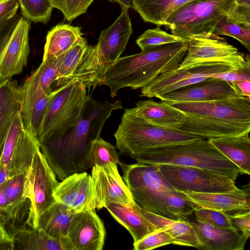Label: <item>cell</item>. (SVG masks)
Segmentation results:
<instances>
[{
    "mask_svg": "<svg viewBox=\"0 0 250 250\" xmlns=\"http://www.w3.org/2000/svg\"><path fill=\"white\" fill-rule=\"evenodd\" d=\"M228 20L250 29V5L237 4L226 16Z\"/></svg>",
    "mask_w": 250,
    "mask_h": 250,
    "instance_id": "45",
    "label": "cell"
},
{
    "mask_svg": "<svg viewBox=\"0 0 250 250\" xmlns=\"http://www.w3.org/2000/svg\"><path fill=\"white\" fill-rule=\"evenodd\" d=\"M179 65L159 75L141 88V96L159 98L167 93L199 82L213 75L237 68L230 64L218 62H201L184 68Z\"/></svg>",
    "mask_w": 250,
    "mask_h": 250,
    "instance_id": "12",
    "label": "cell"
},
{
    "mask_svg": "<svg viewBox=\"0 0 250 250\" xmlns=\"http://www.w3.org/2000/svg\"></svg>",
    "mask_w": 250,
    "mask_h": 250,
    "instance_id": "52",
    "label": "cell"
},
{
    "mask_svg": "<svg viewBox=\"0 0 250 250\" xmlns=\"http://www.w3.org/2000/svg\"><path fill=\"white\" fill-rule=\"evenodd\" d=\"M186 116L178 128L204 139L250 131V98L236 96L208 102L167 103Z\"/></svg>",
    "mask_w": 250,
    "mask_h": 250,
    "instance_id": "2",
    "label": "cell"
},
{
    "mask_svg": "<svg viewBox=\"0 0 250 250\" xmlns=\"http://www.w3.org/2000/svg\"><path fill=\"white\" fill-rule=\"evenodd\" d=\"M105 234L103 222L93 209L74 213L67 236L75 250H102Z\"/></svg>",
    "mask_w": 250,
    "mask_h": 250,
    "instance_id": "16",
    "label": "cell"
},
{
    "mask_svg": "<svg viewBox=\"0 0 250 250\" xmlns=\"http://www.w3.org/2000/svg\"><path fill=\"white\" fill-rule=\"evenodd\" d=\"M24 128L21 111L16 115L8 132L0 158V167L8 169L19 136Z\"/></svg>",
    "mask_w": 250,
    "mask_h": 250,
    "instance_id": "38",
    "label": "cell"
},
{
    "mask_svg": "<svg viewBox=\"0 0 250 250\" xmlns=\"http://www.w3.org/2000/svg\"><path fill=\"white\" fill-rule=\"evenodd\" d=\"M21 85L11 79L0 82V158L8 132L21 110Z\"/></svg>",
    "mask_w": 250,
    "mask_h": 250,
    "instance_id": "24",
    "label": "cell"
},
{
    "mask_svg": "<svg viewBox=\"0 0 250 250\" xmlns=\"http://www.w3.org/2000/svg\"><path fill=\"white\" fill-rule=\"evenodd\" d=\"M159 26L154 29L146 30L136 41L142 50L159 45L177 42H183L188 39L174 35L162 30Z\"/></svg>",
    "mask_w": 250,
    "mask_h": 250,
    "instance_id": "35",
    "label": "cell"
},
{
    "mask_svg": "<svg viewBox=\"0 0 250 250\" xmlns=\"http://www.w3.org/2000/svg\"><path fill=\"white\" fill-rule=\"evenodd\" d=\"M75 212L59 202H56L40 215L37 228L51 237L62 240L67 237L71 220Z\"/></svg>",
    "mask_w": 250,
    "mask_h": 250,
    "instance_id": "31",
    "label": "cell"
},
{
    "mask_svg": "<svg viewBox=\"0 0 250 250\" xmlns=\"http://www.w3.org/2000/svg\"><path fill=\"white\" fill-rule=\"evenodd\" d=\"M157 165L167 182L180 191L227 192L238 188L230 178L205 169L171 164Z\"/></svg>",
    "mask_w": 250,
    "mask_h": 250,
    "instance_id": "11",
    "label": "cell"
},
{
    "mask_svg": "<svg viewBox=\"0 0 250 250\" xmlns=\"http://www.w3.org/2000/svg\"><path fill=\"white\" fill-rule=\"evenodd\" d=\"M194 230L199 249L242 250L248 239L234 228L216 227L195 221H188Z\"/></svg>",
    "mask_w": 250,
    "mask_h": 250,
    "instance_id": "21",
    "label": "cell"
},
{
    "mask_svg": "<svg viewBox=\"0 0 250 250\" xmlns=\"http://www.w3.org/2000/svg\"><path fill=\"white\" fill-rule=\"evenodd\" d=\"M187 53L179 65L181 68L210 62H223L239 68L245 62L248 55L238 51L226 38L213 33L187 38Z\"/></svg>",
    "mask_w": 250,
    "mask_h": 250,
    "instance_id": "13",
    "label": "cell"
},
{
    "mask_svg": "<svg viewBox=\"0 0 250 250\" xmlns=\"http://www.w3.org/2000/svg\"><path fill=\"white\" fill-rule=\"evenodd\" d=\"M143 215L154 225L157 229L164 230L172 238L173 244L192 247L199 249L197 237L188 221L184 219L174 220L149 212L138 205Z\"/></svg>",
    "mask_w": 250,
    "mask_h": 250,
    "instance_id": "29",
    "label": "cell"
},
{
    "mask_svg": "<svg viewBox=\"0 0 250 250\" xmlns=\"http://www.w3.org/2000/svg\"><path fill=\"white\" fill-rule=\"evenodd\" d=\"M194 0H132L131 7L144 21L162 26L177 9Z\"/></svg>",
    "mask_w": 250,
    "mask_h": 250,
    "instance_id": "33",
    "label": "cell"
},
{
    "mask_svg": "<svg viewBox=\"0 0 250 250\" xmlns=\"http://www.w3.org/2000/svg\"><path fill=\"white\" fill-rule=\"evenodd\" d=\"M232 83L234 84L241 96L250 98V80Z\"/></svg>",
    "mask_w": 250,
    "mask_h": 250,
    "instance_id": "50",
    "label": "cell"
},
{
    "mask_svg": "<svg viewBox=\"0 0 250 250\" xmlns=\"http://www.w3.org/2000/svg\"><path fill=\"white\" fill-rule=\"evenodd\" d=\"M228 82L250 80V59L249 55L241 67L224 73L213 75L211 77Z\"/></svg>",
    "mask_w": 250,
    "mask_h": 250,
    "instance_id": "43",
    "label": "cell"
},
{
    "mask_svg": "<svg viewBox=\"0 0 250 250\" xmlns=\"http://www.w3.org/2000/svg\"><path fill=\"white\" fill-rule=\"evenodd\" d=\"M128 109L136 116L153 124L169 128L178 129L186 117L185 113L161 101H139L134 107Z\"/></svg>",
    "mask_w": 250,
    "mask_h": 250,
    "instance_id": "25",
    "label": "cell"
},
{
    "mask_svg": "<svg viewBox=\"0 0 250 250\" xmlns=\"http://www.w3.org/2000/svg\"><path fill=\"white\" fill-rule=\"evenodd\" d=\"M114 136L120 153L133 159L153 149L202 138L177 128L153 124L128 108L125 110Z\"/></svg>",
    "mask_w": 250,
    "mask_h": 250,
    "instance_id": "6",
    "label": "cell"
},
{
    "mask_svg": "<svg viewBox=\"0 0 250 250\" xmlns=\"http://www.w3.org/2000/svg\"><path fill=\"white\" fill-rule=\"evenodd\" d=\"M194 212L196 220L200 222L216 227L234 228L229 215L224 212L202 207L196 208Z\"/></svg>",
    "mask_w": 250,
    "mask_h": 250,
    "instance_id": "41",
    "label": "cell"
},
{
    "mask_svg": "<svg viewBox=\"0 0 250 250\" xmlns=\"http://www.w3.org/2000/svg\"><path fill=\"white\" fill-rule=\"evenodd\" d=\"M236 96L241 95L232 82L208 77L167 93L159 99L167 103L200 102L219 100Z\"/></svg>",
    "mask_w": 250,
    "mask_h": 250,
    "instance_id": "15",
    "label": "cell"
},
{
    "mask_svg": "<svg viewBox=\"0 0 250 250\" xmlns=\"http://www.w3.org/2000/svg\"><path fill=\"white\" fill-rule=\"evenodd\" d=\"M237 4L236 0H194L175 10L164 26L171 34L187 39L191 36L212 33Z\"/></svg>",
    "mask_w": 250,
    "mask_h": 250,
    "instance_id": "8",
    "label": "cell"
},
{
    "mask_svg": "<svg viewBox=\"0 0 250 250\" xmlns=\"http://www.w3.org/2000/svg\"><path fill=\"white\" fill-rule=\"evenodd\" d=\"M27 173L7 179L2 184L10 211V224L7 231L12 238L17 232L27 228L26 226H27L31 202L25 193Z\"/></svg>",
    "mask_w": 250,
    "mask_h": 250,
    "instance_id": "23",
    "label": "cell"
},
{
    "mask_svg": "<svg viewBox=\"0 0 250 250\" xmlns=\"http://www.w3.org/2000/svg\"><path fill=\"white\" fill-rule=\"evenodd\" d=\"M88 96L86 87L78 82L55 90L37 137L39 142L59 138L74 126Z\"/></svg>",
    "mask_w": 250,
    "mask_h": 250,
    "instance_id": "9",
    "label": "cell"
},
{
    "mask_svg": "<svg viewBox=\"0 0 250 250\" xmlns=\"http://www.w3.org/2000/svg\"><path fill=\"white\" fill-rule=\"evenodd\" d=\"M41 86L44 91L49 94H52L56 88L57 73L55 66V58L42 60L40 66L37 68Z\"/></svg>",
    "mask_w": 250,
    "mask_h": 250,
    "instance_id": "40",
    "label": "cell"
},
{
    "mask_svg": "<svg viewBox=\"0 0 250 250\" xmlns=\"http://www.w3.org/2000/svg\"><path fill=\"white\" fill-rule=\"evenodd\" d=\"M132 33L128 10L122 8L121 14L113 23L102 30L96 44L101 57L108 68L120 57Z\"/></svg>",
    "mask_w": 250,
    "mask_h": 250,
    "instance_id": "20",
    "label": "cell"
},
{
    "mask_svg": "<svg viewBox=\"0 0 250 250\" xmlns=\"http://www.w3.org/2000/svg\"><path fill=\"white\" fill-rule=\"evenodd\" d=\"M40 148L37 137L25 128L21 132L7 169V179L26 173L30 168L34 156Z\"/></svg>",
    "mask_w": 250,
    "mask_h": 250,
    "instance_id": "30",
    "label": "cell"
},
{
    "mask_svg": "<svg viewBox=\"0 0 250 250\" xmlns=\"http://www.w3.org/2000/svg\"><path fill=\"white\" fill-rule=\"evenodd\" d=\"M54 196L75 212L96 209L95 195L91 175L85 172L74 173L59 183Z\"/></svg>",
    "mask_w": 250,
    "mask_h": 250,
    "instance_id": "19",
    "label": "cell"
},
{
    "mask_svg": "<svg viewBox=\"0 0 250 250\" xmlns=\"http://www.w3.org/2000/svg\"><path fill=\"white\" fill-rule=\"evenodd\" d=\"M137 163L171 164L205 169L230 178L235 181L239 168L212 146L208 139L153 149L136 156Z\"/></svg>",
    "mask_w": 250,
    "mask_h": 250,
    "instance_id": "5",
    "label": "cell"
},
{
    "mask_svg": "<svg viewBox=\"0 0 250 250\" xmlns=\"http://www.w3.org/2000/svg\"><path fill=\"white\" fill-rule=\"evenodd\" d=\"M14 247L12 238L0 224V250H14Z\"/></svg>",
    "mask_w": 250,
    "mask_h": 250,
    "instance_id": "49",
    "label": "cell"
},
{
    "mask_svg": "<svg viewBox=\"0 0 250 250\" xmlns=\"http://www.w3.org/2000/svg\"><path fill=\"white\" fill-rule=\"evenodd\" d=\"M53 8L60 10L65 20L71 21L86 13L94 0H50Z\"/></svg>",
    "mask_w": 250,
    "mask_h": 250,
    "instance_id": "39",
    "label": "cell"
},
{
    "mask_svg": "<svg viewBox=\"0 0 250 250\" xmlns=\"http://www.w3.org/2000/svg\"><path fill=\"white\" fill-rule=\"evenodd\" d=\"M250 132L239 135L208 139L217 150L233 163L240 174H250Z\"/></svg>",
    "mask_w": 250,
    "mask_h": 250,
    "instance_id": "27",
    "label": "cell"
},
{
    "mask_svg": "<svg viewBox=\"0 0 250 250\" xmlns=\"http://www.w3.org/2000/svg\"><path fill=\"white\" fill-rule=\"evenodd\" d=\"M21 16L18 14L0 21V58Z\"/></svg>",
    "mask_w": 250,
    "mask_h": 250,
    "instance_id": "44",
    "label": "cell"
},
{
    "mask_svg": "<svg viewBox=\"0 0 250 250\" xmlns=\"http://www.w3.org/2000/svg\"><path fill=\"white\" fill-rule=\"evenodd\" d=\"M2 184L0 186V224L7 231L10 221V211L8 200L3 191Z\"/></svg>",
    "mask_w": 250,
    "mask_h": 250,
    "instance_id": "47",
    "label": "cell"
},
{
    "mask_svg": "<svg viewBox=\"0 0 250 250\" xmlns=\"http://www.w3.org/2000/svg\"><path fill=\"white\" fill-rule=\"evenodd\" d=\"M57 89L69 83H80L86 88L103 84L108 67L101 57L97 45H88L82 37L70 49L55 58Z\"/></svg>",
    "mask_w": 250,
    "mask_h": 250,
    "instance_id": "7",
    "label": "cell"
},
{
    "mask_svg": "<svg viewBox=\"0 0 250 250\" xmlns=\"http://www.w3.org/2000/svg\"><path fill=\"white\" fill-rule=\"evenodd\" d=\"M19 7L18 0H0V21L15 15Z\"/></svg>",
    "mask_w": 250,
    "mask_h": 250,
    "instance_id": "48",
    "label": "cell"
},
{
    "mask_svg": "<svg viewBox=\"0 0 250 250\" xmlns=\"http://www.w3.org/2000/svg\"><path fill=\"white\" fill-rule=\"evenodd\" d=\"M21 114L24 127L38 137L47 107L54 92L49 94L41 85L37 69L21 85Z\"/></svg>",
    "mask_w": 250,
    "mask_h": 250,
    "instance_id": "18",
    "label": "cell"
},
{
    "mask_svg": "<svg viewBox=\"0 0 250 250\" xmlns=\"http://www.w3.org/2000/svg\"><path fill=\"white\" fill-rule=\"evenodd\" d=\"M30 26L31 21L21 16L0 58V82L21 74L27 65Z\"/></svg>",
    "mask_w": 250,
    "mask_h": 250,
    "instance_id": "17",
    "label": "cell"
},
{
    "mask_svg": "<svg viewBox=\"0 0 250 250\" xmlns=\"http://www.w3.org/2000/svg\"><path fill=\"white\" fill-rule=\"evenodd\" d=\"M14 249L23 250H75L68 236L55 239L42 229L28 228L17 232L12 237Z\"/></svg>",
    "mask_w": 250,
    "mask_h": 250,
    "instance_id": "28",
    "label": "cell"
},
{
    "mask_svg": "<svg viewBox=\"0 0 250 250\" xmlns=\"http://www.w3.org/2000/svg\"><path fill=\"white\" fill-rule=\"evenodd\" d=\"M120 100L100 102L89 96L78 120L62 136L39 142L40 149L56 176L62 180L91 168L90 152L93 142L113 111L122 109Z\"/></svg>",
    "mask_w": 250,
    "mask_h": 250,
    "instance_id": "1",
    "label": "cell"
},
{
    "mask_svg": "<svg viewBox=\"0 0 250 250\" xmlns=\"http://www.w3.org/2000/svg\"><path fill=\"white\" fill-rule=\"evenodd\" d=\"M173 243V240L169 234L164 230L158 229L138 242L134 243L133 250H151Z\"/></svg>",
    "mask_w": 250,
    "mask_h": 250,
    "instance_id": "42",
    "label": "cell"
},
{
    "mask_svg": "<svg viewBox=\"0 0 250 250\" xmlns=\"http://www.w3.org/2000/svg\"><path fill=\"white\" fill-rule=\"evenodd\" d=\"M22 16L34 22L46 24L49 21L53 6L50 0H18Z\"/></svg>",
    "mask_w": 250,
    "mask_h": 250,
    "instance_id": "34",
    "label": "cell"
},
{
    "mask_svg": "<svg viewBox=\"0 0 250 250\" xmlns=\"http://www.w3.org/2000/svg\"><path fill=\"white\" fill-rule=\"evenodd\" d=\"M233 227L249 238L250 236V211L229 215Z\"/></svg>",
    "mask_w": 250,
    "mask_h": 250,
    "instance_id": "46",
    "label": "cell"
},
{
    "mask_svg": "<svg viewBox=\"0 0 250 250\" xmlns=\"http://www.w3.org/2000/svg\"><path fill=\"white\" fill-rule=\"evenodd\" d=\"M188 42L166 44L142 50L140 53L120 57L105 72L103 85L110 96L119 90L141 88L159 75L178 66L184 59Z\"/></svg>",
    "mask_w": 250,
    "mask_h": 250,
    "instance_id": "4",
    "label": "cell"
},
{
    "mask_svg": "<svg viewBox=\"0 0 250 250\" xmlns=\"http://www.w3.org/2000/svg\"><path fill=\"white\" fill-rule=\"evenodd\" d=\"M138 207L134 201L129 205L110 203L105 207L114 218L129 232L134 243L158 229L143 215Z\"/></svg>",
    "mask_w": 250,
    "mask_h": 250,
    "instance_id": "26",
    "label": "cell"
},
{
    "mask_svg": "<svg viewBox=\"0 0 250 250\" xmlns=\"http://www.w3.org/2000/svg\"><path fill=\"white\" fill-rule=\"evenodd\" d=\"M111 2H117L120 5L121 8L128 9L131 7L132 0H108Z\"/></svg>",
    "mask_w": 250,
    "mask_h": 250,
    "instance_id": "51",
    "label": "cell"
},
{
    "mask_svg": "<svg viewBox=\"0 0 250 250\" xmlns=\"http://www.w3.org/2000/svg\"><path fill=\"white\" fill-rule=\"evenodd\" d=\"M249 191V189L238 188L227 192H183L200 207L216 210L231 215L250 211Z\"/></svg>",
    "mask_w": 250,
    "mask_h": 250,
    "instance_id": "22",
    "label": "cell"
},
{
    "mask_svg": "<svg viewBox=\"0 0 250 250\" xmlns=\"http://www.w3.org/2000/svg\"><path fill=\"white\" fill-rule=\"evenodd\" d=\"M212 33L233 38L250 51V29L228 20L226 17L218 23Z\"/></svg>",
    "mask_w": 250,
    "mask_h": 250,
    "instance_id": "37",
    "label": "cell"
},
{
    "mask_svg": "<svg viewBox=\"0 0 250 250\" xmlns=\"http://www.w3.org/2000/svg\"><path fill=\"white\" fill-rule=\"evenodd\" d=\"M90 158L91 168L94 166L103 167L120 162L115 147L100 137L92 144Z\"/></svg>",
    "mask_w": 250,
    "mask_h": 250,
    "instance_id": "36",
    "label": "cell"
},
{
    "mask_svg": "<svg viewBox=\"0 0 250 250\" xmlns=\"http://www.w3.org/2000/svg\"><path fill=\"white\" fill-rule=\"evenodd\" d=\"M119 164L123 172V179L133 200L143 208L178 220L187 219L199 207L167 182L157 165Z\"/></svg>",
    "mask_w": 250,
    "mask_h": 250,
    "instance_id": "3",
    "label": "cell"
},
{
    "mask_svg": "<svg viewBox=\"0 0 250 250\" xmlns=\"http://www.w3.org/2000/svg\"><path fill=\"white\" fill-rule=\"evenodd\" d=\"M58 184L56 175L39 148L34 156L25 183V193L31 202L27 223L28 227L37 228L41 214L57 202L54 192Z\"/></svg>",
    "mask_w": 250,
    "mask_h": 250,
    "instance_id": "10",
    "label": "cell"
},
{
    "mask_svg": "<svg viewBox=\"0 0 250 250\" xmlns=\"http://www.w3.org/2000/svg\"><path fill=\"white\" fill-rule=\"evenodd\" d=\"M80 27L58 24L49 30L46 37L42 60L53 59L70 49L82 37Z\"/></svg>",
    "mask_w": 250,
    "mask_h": 250,
    "instance_id": "32",
    "label": "cell"
},
{
    "mask_svg": "<svg viewBox=\"0 0 250 250\" xmlns=\"http://www.w3.org/2000/svg\"><path fill=\"white\" fill-rule=\"evenodd\" d=\"M91 168L96 209L99 210L110 203L129 205L134 202L119 173L117 164L94 166Z\"/></svg>",
    "mask_w": 250,
    "mask_h": 250,
    "instance_id": "14",
    "label": "cell"
}]
</instances>
